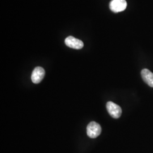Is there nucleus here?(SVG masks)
<instances>
[{
    "label": "nucleus",
    "instance_id": "2",
    "mask_svg": "<svg viewBox=\"0 0 153 153\" xmlns=\"http://www.w3.org/2000/svg\"><path fill=\"white\" fill-rule=\"evenodd\" d=\"M106 108L110 116L114 119H119L122 114L120 107L112 102H108L106 104Z\"/></svg>",
    "mask_w": 153,
    "mask_h": 153
},
{
    "label": "nucleus",
    "instance_id": "6",
    "mask_svg": "<svg viewBox=\"0 0 153 153\" xmlns=\"http://www.w3.org/2000/svg\"><path fill=\"white\" fill-rule=\"evenodd\" d=\"M141 74L142 79L150 87L153 88V73L148 69H143L141 71Z\"/></svg>",
    "mask_w": 153,
    "mask_h": 153
},
{
    "label": "nucleus",
    "instance_id": "4",
    "mask_svg": "<svg viewBox=\"0 0 153 153\" xmlns=\"http://www.w3.org/2000/svg\"><path fill=\"white\" fill-rule=\"evenodd\" d=\"M45 71L42 67H36L31 74V80L33 83H39L44 78Z\"/></svg>",
    "mask_w": 153,
    "mask_h": 153
},
{
    "label": "nucleus",
    "instance_id": "3",
    "mask_svg": "<svg viewBox=\"0 0 153 153\" xmlns=\"http://www.w3.org/2000/svg\"><path fill=\"white\" fill-rule=\"evenodd\" d=\"M127 3L126 0H112L109 3L110 10L114 13H119L126 10Z\"/></svg>",
    "mask_w": 153,
    "mask_h": 153
},
{
    "label": "nucleus",
    "instance_id": "5",
    "mask_svg": "<svg viewBox=\"0 0 153 153\" xmlns=\"http://www.w3.org/2000/svg\"><path fill=\"white\" fill-rule=\"evenodd\" d=\"M65 43L68 47L73 49H81L83 47V43L81 40L75 38L72 36H69L65 39Z\"/></svg>",
    "mask_w": 153,
    "mask_h": 153
},
{
    "label": "nucleus",
    "instance_id": "1",
    "mask_svg": "<svg viewBox=\"0 0 153 153\" xmlns=\"http://www.w3.org/2000/svg\"><path fill=\"white\" fill-rule=\"evenodd\" d=\"M102 132V128L98 123L91 121L87 126V134L91 138H95L98 137Z\"/></svg>",
    "mask_w": 153,
    "mask_h": 153
}]
</instances>
